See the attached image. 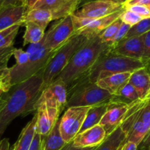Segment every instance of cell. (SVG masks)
<instances>
[{
	"label": "cell",
	"instance_id": "obj_1",
	"mask_svg": "<svg viewBox=\"0 0 150 150\" xmlns=\"http://www.w3.org/2000/svg\"><path fill=\"white\" fill-rule=\"evenodd\" d=\"M44 88L43 71L11 86L3 93L5 105L0 112V139L10 123L20 115L34 111V106Z\"/></svg>",
	"mask_w": 150,
	"mask_h": 150
},
{
	"label": "cell",
	"instance_id": "obj_2",
	"mask_svg": "<svg viewBox=\"0 0 150 150\" xmlns=\"http://www.w3.org/2000/svg\"><path fill=\"white\" fill-rule=\"evenodd\" d=\"M110 47L98 36L90 38L77 50L57 79L67 86L87 74L99 56Z\"/></svg>",
	"mask_w": 150,
	"mask_h": 150
},
{
	"label": "cell",
	"instance_id": "obj_3",
	"mask_svg": "<svg viewBox=\"0 0 150 150\" xmlns=\"http://www.w3.org/2000/svg\"><path fill=\"white\" fill-rule=\"evenodd\" d=\"M68 89L66 109L70 107L89 106L109 103L113 95L91 82L88 73L71 84Z\"/></svg>",
	"mask_w": 150,
	"mask_h": 150
},
{
	"label": "cell",
	"instance_id": "obj_4",
	"mask_svg": "<svg viewBox=\"0 0 150 150\" xmlns=\"http://www.w3.org/2000/svg\"><path fill=\"white\" fill-rule=\"evenodd\" d=\"M145 67L141 59L129 58L110 52V48L104 51L88 73L91 82L96 83L99 79L110 75L120 73H133Z\"/></svg>",
	"mask_w": 150,
	"mask_h": 150
},
{
	"label": "cell",
	"instance_id": "obj_5",
	"mask_svg": "<svg viewBox=\"0 0 150 150\" xmlns=\"http://www.w3.org/2000/svg\"><path fill=\"white\" fill-rule=\"evenodd\" d=\"M26 52L29 54V61L23 66L13 65L9 67L11 86L21 83L37 73L43 71L56 51H51L44 47L43 40L38 43L29 44Z\"/></svg>",
	"mask_w": 150,
	"mask_h": 150
},
{
	"label": "cell",
	"instance_id": "obj_6",
	"mask_svg": "<svg viewBox=\"0 0 150 150\" xmlns=\"http://www.w3.org/2000/svg\"><path fill=\"white\" fill-rule=\"evenodd\" d=\"M88 38L79 34H74L73 36L59 48L43 70V80L44 86L55 81L63 69L77 50L85 43Z\"/></svg>",
	"mask_w": 150,
	"mask_h": 150
},
{
	"label": "cell",
	"instance_id": "obj_7",
	"mask_svg": "<svg viewBox=\"0 0 150 150\" xmlns=\"http://www.w3.org/2000/svg\"><path fill=\"white\" fill-rule=\"evenodd\" d=\"M91 107H70L65 111L60 118V130L66 144L72 142L79 133L86 114Z\"/></svg>",
	"mask_w": 150,
	"mask_h": 150
},
{
	"label": "cell",
	"instance_id": "obj_8",
	"mask_svg": "<svg viewBox=\"0 0 150 150\" xmlns=\"http://www.w3.org/2000/svg\"><path fill=\"white\" fill-rule=\"evenodd\" d=\"M74 34L73 22L71 16L57 20L45 33L43 44L46 48L57 51L66 43Z\"/></svg>",
	"mask_w": 150,
	"mask_h": 150
},
{
	"label": "cell",
	"instance_id": "obj_9",
	"mask_svg": "<svg viewBox=\"0 0 150 150\" xmlns=\"http://www.w3.org/2000/svg\"><path fill=\"white\" fill-rule=\"evenodd\" d=\"M67 86L60 79H57L50 84L44 86L39 98L34 106V111L41 104L58 109L60 113L66 109L67 104Z\"/></svg>",
	"mask_w": 150,
	"mask_h": 150
},
{
	"label": "cell",
	"instance_id": "obj_10",
	"mask_svg": "<svg viewBox=\"0 0 150 150\" xmlns=\"http://www.w3.org/2000/svg\"><path fill=\"white\" fill-rule=\"evenodd\" d=\"M123 3L116 0H92L85 3L73 13L74 16L97 19L123 10Z\"/></svg>",
	"mask_w": 150,
	"mask_h": 150
},
{
	"label": "cell",
	"instance_id": "obj_11",
	"mask_svg": "<svg viewBox=\"0 0 150 150\" xmlns=\"http://www.w3.org/2000/svg\"><path fill=\"white\" fill-rule=\"evenodd\" d=\"M81 2V0H38L31 9L48 10L54 20H60L74 13Z\"/></svg>",
	"mask_w": 150,
	"mask_h": 150
},
{
	"label": "cell",
	"instance_id": "obj_12",
	"mask_svg": "<svg viewBox=\"0 0 150 150\" xmlns=\"http://www.w3.org/2000/svg\"><path fill=\"white\" fill-rule=\"evenodd\" d=\"M110 51L117 55L142 60L144 53L142 36L124 38L117 45L110 48Z\"/></svg>",
	"mask_w": 150,
	"mask_h": 150
},
{
	"label": "cell",
	"instance_id": "obj_13",
	"mask_svg": "<svg viewBox=\"0 0 150 150\" xmlns=\"http://www.w3.org/2000/svg\"><path fill=\"white\" fill-rule=\"evenodd\" d=\"M36 132L42 136H46L58 120L60 111L43 103L36 109Z\"/></svg>",
	"mask_w": 150,
	"mask_h": 150
},
{
	"label": "cell",
	"instance_id": "obj_14",
	"mask_svg": "<svg viewBox=\"0 0 150 150\" xmlns=\"http://www.w3.org/2000/svg\"><path fill=\"white\" fill-rule=\"evenodd\" d=\"M128 108L129 105L113 103L110 101L108 109L99 124L102 126L104 130H105L107 136L121 125L127 112Z\"/></svg>",
	"mask_w": 150,
	"mask_h": 150
},
{
	"label": "cell",
	"instance_id": "obj_15",
	"mask_svg": "<svg viewBox=\"0 0 150 150\" xmlns=\"http://www.w3.org/2000/svg\"><path fill=\"white\" fill-rule=\"evenodd\" d=\"M107 138L105 130L100 125L94 126L85 131L79 133L72 141L76 147H96Z\"/></svg>",
	"mask_w": 150,
	"mask_h": 150
},
{
	"label": "cell",
	"instance_id": "obj_16",
	"mask_svg": "<svg viewBox=\"0 0 150 150\" xmlns=\"http://www.w3.org/2000/svg\"><path fill=\"white\" fill-rule=\"evenodd\" d=\"M27 10L24 5H11L0 9V32L15 25L22 26Z\"/></svg>",
	"mask_w": 150,
	"mask_h": 150
},
{
	"label": "cell",
	"instance_id": "obj_17",
	"mask_svg": "<svg viewBox=\"0 0 150 150\" xmlns=\"http://www.w3.org/2000/svg\"><path fill=\"white\" fill-rule=\"evenodd\" d=\"M129 83L136 89L140 100H150V72L146 67L138 69L131 73Z\"/></svg>",
	"mask_w": 150,
	"mask_h": 150
},
{
	"label": "cell",
	"instance_id": "obj_18",
	"mask_svg": "<svg viewBox=\"0 0 150 150\" xmlns=\"http://www.w3.org/2000/svg\"><path fill=\"white\" fill-rule=\"evenodd\" d=\"M123 10L124 9L120 10V11L112 13L109 16H104V17L100 18L94 19L92 21L90 22L86 26L79 29L77 32H74V34H79V35H85L88 38L98 36L109 25H110L113 22H114L115 21L119 18Z\"/></svg>",
	"mask_w": 150,
	"mask_h": 150
},
{
	"label": "cell",
	"instance_id": "obj_19",
	"mask_svg": "<svg viewBox=\"0 0 150 150\" xmlns=\"http://www.w3.org/2000/svg\"><path fill=\"white\" fill-rule=\"evenodd\" d=\"M130 76L131 73H115L99 79L96 83L112 95H116L121 89L128 83Z\"/></svg>",
	"mask_w": 150,
	"mask_h": 150
},
{
	"label": "cell",
	"instance_id": "obj_20",
	"mask_svg": "<svg viewBox=\"0 0 150 150\" xmlns=\"http://www.w3.org/2000/svg\"><path fill=\"white\" fill-rule=\"evenodd\" d=\"M36 130V116L28 122L21 132L17 141L10 150H29Z\"/></svg>",
	"mask_w": 150,
	"mask_h": 150
},
{
	"label": "cell",
	"instance_id": "obj_21",
	"mask_svg": "<svg viewBox=\"0 0 150 150\" xmlns=\"http://www.w3.org/2000/svg\"><path fill=\"white\" fill-rule=\"evenodd\" d=\"M109 105H110V102L91 107L87 113L79 133H82V132L99 124L101 118L108 109Z\"/></svg>",
	"mask_w": 150,
	"mask_h": 150
},
{
	"label": "cell",
	"instance_id": "obj_22",
	"mask_svg": "<svg viewBox=\"0 0 150 150\" xmlns=\"http://www.w3.org/2000/svg\"><path fill=\"white\" fill-rule=\"evenodd\" d=\"M60 122L59 118L49 134L44 136L43 150H60L66 144L60 133Z\"/></svg>",
	"mask_w": 150,
	"mask_h": 150
},
{
	"label": "cell",
	"instance_id": "obj_23",
	"mask_svg": "<svg viewBox=\"0 0 150 150\" xmlns=\"http://www.w3.org/2000/svg\"><path fill=\"white\" fill-rule=\"evenodd\" d=\"M126 135L119 126L107 136L95 150H119L126 141Z\"/></svg>",
	"mask_w": 150,
	"mask_h": 150
},
{
	"label": "cell",
	"instance_id": "obj_24",
	"mask_svg": "<svg viewBox=\"0 0 150 150\" xmlns=\"http://www.w3.org/2000/svg\"><path fill=\"white\" fill-rule=\"evenodd\" d=\"M52 21H54L53 16L49 10L45 9H30L25 14L23 24L25 22H32L46 29L49 23Z\"/></svg>",
	"mask_w": 150,
	"mask_h": 150
},
{
	"label": "cell",
	"instance_id": "obj_25",
	"mask_svg": "<svg viewBox=\"0 0 150 150\" xmlns=\"http://www.w3.org/2000/svg\"><path fill=\"white\" fill-rule=\"evenodd\" d=\"M24 35L23 36V45L35 44L41 42L45 35V29L32 22H25Z\"/></svg>",
	"mask_w": 150,
	"mask_h": 150
},
{
	"label": "cell",
	"instance_id": "obj_26",
	"mask_svg": "<svg viewBox=\"0 0 150 150\" xmlns=\"http://www.w3.org/2000/svg\"><path fill=\"white\" fill-rule=\"evenodd\" d=\"M149 31H150V18L142 19L138 23L131 26L125 38H131V37L142 36L143 35L148 32Z\"/></svg>",
	"mask_w": 150,
	"mask_h": 150
},
{
	"label": "cell",
	"instance_id": "obj_27",
	"mask_svg": "<svg viewBox=\"0 0 150 150\" xmlns=\"http://www.w3.org/2000/svg\"><path fill=\"white\" fill-rule=\"evenodd\" d=\"M122 21L120 20V18H118L117 20L115 21L114 22L109 25L104 30H103L98 37L99 39L102 41L103 42L107 44L113 37L116 35L117 32L119 31L121 25Z\"/></svg>",
	"mask_w": 150,
	"mask_h": 150
},
{
	"label": "cell",
	"instance_id": "obj_28",
	"mask_svg": "<svg viewBox=\"0 0 150 150\" xmlns=\"http://www.w3.org/2000/svg\"><path fill=\"white\" fill-rule=\"evenodd\" d=\"M14 47H8V48H0V74L5 71L8 67L9 60L13 56Z\"/></svg>",
	"mask_w": 150,
	"mask_h": 150
},
{
	"label": "cell",
	"instance_id": "obj_29",
	"mask_svg": "<svg viewBox=\"0 0 150 150\" xmlns=\"http://www.w3.org/2000/svg\"><path fill=\"white\" fill-rule=\"evenodd\" d=\"M119 18L123 23H126V24L129 25L130 26H134L136 23H138V22L141 21L142 19H144L138 15L135 14L133 12L129 11L128 10H125V9H124Z\"/></svg>",
	"mask_w": 150,
	"mask_h": 150
},
{
	"label": "cell",
	"instance_id": "obj_30",
	"mask_svg": "<svg viewBox=\"0 0 150 150\" xmlns=\"http://www.w3.org/2000/svg\"><path fill=\"white\" fill-rule=\"evenodd\" d=\"M144 42V53L142 61L145 64V67L150 72V31L142 35Z\"/></svg>",
	"mask_w": 150,
	"mask_h": 150
},
{
	"label": "cell",
	"instance_id": "obj_31",
	"mask_svg": "<svg viewBox=\"0 0 150 150\" xmlns=\"http://www.w3.org/2000/svg\"><path fill=\"white\" fill-rule=\"evenodd\" d=\"M131 26H129V25L126 24V23H123L122 22L120 28H119V31L117 32V33L116 34L114 37L109 41L107 43V45H108L110 48H112V47H114L115 45H117L121 40L125 38L126 34H127L128 31L129 30Z\"/></svg>",
	"mask_w": 150,
	"mask_h": 150
},
{
	"label": "cell",
	"instance_id": "obj_32",
	"mask_svg": "<svg viewBox=\"0 0 150 150\" xmlns=\"http://www.w3.org/2000/svg\"><path fill=\"white\" fill-rule=\"evenodd\" d=\"M13 56L14 57L15 59H16V63L15 65L19 66H23L27 63L29 61V54L26 51H24L21 48H14L13 50Z\"/></svg>",
	"mask_w": 150,
	"mask_h": 150
},
{
	"label": "cell",
	"instance_id": "obj_33",
	"mask_svg": "<svg viewBox=\"0 0 150 150\" xmlns=\"http://www.w3.org/2000/svg\"><path fill=\"white\" fill-rule=\"evenodd\" d=\"M124 9L133 12V13H135V14L141 16L142 18H150V11L146 6L135 4V5H130V6H127V7H124Z\"/></svg>",
	"mask_w": 150,
	"mask_h": 150
},
{
	"label": "cell",
	"instance_id": "obj_34",
	"mask_svg": "<svg viewBox=\"0 0 150 150\" xmlns=\"http://www.w3.org/2000/svg\"><path fill=\"white\" fill-rule=\"evenodd\" d=\"M11 86L8 67L5 71L0 74V91L5 93L10 90Z\"/></svg>",
	"mask_w": 150,
	"mask_h": 150
},
{
	"label": "cell",
	"instance_id": "obj_35",
	"mask_svg": "<svg viewBox=\"0 0 150 150\" xmlns=\"http://www.w3.org/2000/svg\"><path fill=\"white\" fill-rule=\"evenodd\" d=\"M44 136H41L35 130V136L32 141L29 150H43V146H44Z\"/></svg>",
	"mask_w": 150,
	"mask_h": 150
},
{
	"label": "cell",
	"instance_id": "obj_36",
	"mask_svg": "<svg viewBox=\"0 0 150 150\" xmlns=\"http://www.w3.org/2000/svg\"><path fill=\"white\" fill-rule=\"evenodd\" d=\"M138 150H150V130L138 146Z\"/></svg>",
	"mask_w": 150,
	"mask_h": 150
},
{
	"label": "cell",
	"instance_id": "obj_37",
	"mask_svg": "<svg viewBox=\"0 0 150 150\" xmlns=\"http://www.w3.org/2000/svg\"><path fill=\"white\" fill-rule=\"evenodd\" d=\"M135 4L147 6L150 4V0H126L123 3V7H125L127 6L135 5Z\"/></svg>",
	"mask_w": 150,
	"mask_h": 150
},
{
	"label": "cell",
	"instance_id": "obj_38",
	"mask_svg": "<svg viewBox=\"0 0 150 150\" xmlns=\"http://www.w3.org/2000/svg\"><path fill=\"white\" fill-rule=\"evenodd\" d=\"M97 147V146H96ZM96 147H87V148H80L76 147L74 146L72 142L67 143L60 150H95Z\"/></svg>",
	"mask_w": 150,
	"mask_h": 150
},
{
	"label": "cell",
	"instance_id": "obj_39",
	"mask_svg": "<svg viewBox=\"0 0 150 150\" xmlns=\"http://www.w3.org/2000/svg\"><path fill=\"white\" fill-rule=\"evenodd\" d=\"M21 26V24L15 25V26H11V27L5 29V30H3V31H1V32H0V41H1L3 38H5L6 36H7L8 35H10V34L11 33V32H13V31H15L16 29H19Z\"/></svg>",
	"mask_w": 150,
	"mask_h": 150
},
{
	"label": "cell",
	"instance_id": "obj_40",
	"mask_svg": "<svg viewBox=\"0 0 150 150\" xmlns=\"http://www.w3.org/2000/svg\"><path fill=\"white\" fill-rule=\"evenodd\" d=\"M11 5H19V0H0V9Z\"/></svg>",
	"mask_w": 150,
	"mask_h": 150
},
{
	"label": "cell",
	"instance_id": "obj_41",
	"mask_svg": "<svg viewBox=\"0 0 150 150\" xmlns=\"http://www.w3.org/2000/svg\"><path fill=\"white\" fill-rule=\"evenodd\" d=\"M119 150H138V145L132 142H124Z\"/></svg>",
	"mask_w": 150,
	"mask_h": 150
},
{
	"label": "cell",
	"instance_id": "obj_42",
	"mask_svg": "<svg viewBox=\"0 0 150 150\" xmlns=\"http://www.w3.org/2000/svg\"><path fill=\"white\" fill-rule=\"evenodd\" d=\"M37 1L38 0H19V4L26 6L28 10H29L33 7Z\"/></svg>",
	"mask_w": 150,
	"mask_h": 150
},
{
	"label": "cell",
	"instance_id": "obj_43",
	"mask_svg": "<svg viewBox=\"0 0 150 150\" xmlns=\"http://www.w3.org/2000/svg\"><path fill=\"white\" fill-rule=\"evenodd\" d=\"M10 142L8 139H0V150H10Z\"/></svg>",
	"mask_w": 150,
	"mask_h": 150
},
{
	"label": "cell",
	"instance_id": "obj_44",
	"mask_svg": "<svg viewBox=\"0 0 150 150\" xmlns=\"http://www.w3.org/2000/svg\"><path fill=\"white\" fill-rule=\"evenodd\" d=\"M5 103H6V100L5 98H4V95H1V97H0V112H1V111L2 110V108H4V105H5Z\"/></svg>",
	"mask_w": 150,
	"mask_h": 150
},
{
	"label": "cell",
	"instance_id": "obj_45",
	"mask_svg": "<svg viewBox=\"0 0 150 150\" xmlns=\"http://www.w3.org/2000/svg\"><path fill=\"white\" fill-rule=\"evenodd\" d=\"M116 1H120V2L124 3V1H126V0H116Z\"/></svg>",
	"mask_w": 150,
	"mask_h": 150
},
{
	"label": "cell",
	"instance_id": "obj_46",
	"mask_svg": "<svg viewBox=\"0 0 150 150\" xmlns=\"http://www.w3.org/2000/svg\"><path fill=\"white\" fill-rule=\"evenodd\" d=\"M146 7H148V9H149V11H150V4H149V5H147Z\"/></svg>",
	"mask_w": 150,
	"mask_h": 150
},
{
	"label": "cell",
	"instance_id": "obj_47",
	"mask_svg": "<svg viewBox=\"0 0 150 150\" xmlns=\"http://www.w3.org/2000/svg\"><path fill=\"white\" fill-rule=\"evenodd\" d=\"M1 94H2V92H1V91H0V97H1Z\"/></svg>",
	"mask_w": 150,
	"mask_h": 150
},
{
	"label": "cell",
	"instance_id": "obj_48",
	"mask_svg": "<svg viewBox=\"0 0 150 150\" xmlns=\"http://www.w3.org/2000/svg\"><path fill=\"white\" fill-rule=\"evenodd\" d=\"M81 1H82V0H81Z\"/></svg>",
	"mask_w": 150,
	"mask_h": 150
},
{
	"label": "cell",
	"instance_id": "obj_49",
	"mask_svg": "<svg viewBox=\"0 0 150 150\" xmlns=\"http://www.w3.org/2000/svg\"></svg>",
	"mask_w": 150,
	"mask_h": 150
}]
</instances>
